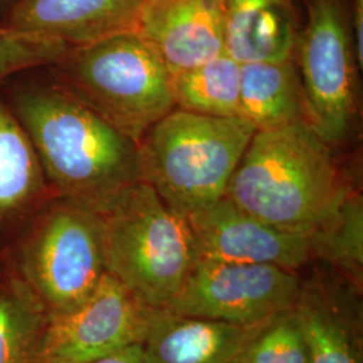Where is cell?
I'll return each instance as SVG.
<instances>
[{
  "instance_id": "obj_1",
  "label": "cell",
  "mask_w": 363,
  "mask_h": 363,
  "mask_svg": "<svg viewBox=\"0 0 363 363\" xmlns=\"http://www.w3.org/2000/svg\"><path fill=\"white\" fill-rule=\"evenodd\" d=\"M54 196L104 213L140 179L139 147L54 78L49 65L0 82Z\"/></svg>"
},
{
  "instance_id": "obj_2",
  "label": "cell",
  "mask_w": 363,
  "mask_h": 363,
  "mask_svg": "<svg viewBox=\"0 0 363 363\" xmlns=\"http://www.w3.org/2000/svg\"><path fill=\"white\" fill-rule=\"evenodd\" d=\"M351 189L333 147L298 121L255 132L226 195L259 220L310 235Z\"/></svg>"
},
{
  "instance_id": "obj_3",
  "label": "cell",
  "mask_w": 363,
  "mask_h": 363,
  "mask_svg": "<svg viewBox=\"0 0 363 363\" xmlns=\"http://www.w3.org/2000/svg\"><path fill=\"white\" fill-rule=\"evenodd\" d=\"M255 132L244 117L205 116L175 108L138 144L140 179L187 220L226 195Z\"/></svg>"
},
{
  "instance_id": "obj_4",
  "label": "cell",
  "mask_w": 363,
  "mask_h": 363,
  "mask_svg": "<svg viewBox=\"0 0 363 363\" xmlns=\"http://www.w3.org/2000/svg\"><path fill=\"white\" fill-rule=\"evenodd\" d=\"M49 69L78 101L136 144L175 109L169 70L136 31L72 49Z\"/></svg>"
},
{
  "instance_id": "obj_5",
  "label": "cell",
  "mask_w": 363,
  "mask_h": 363,
  "mask_svg": "<svg viewBox=\"0 0 363 363\" xmlns=\"http://www.w3.org/2000/svg\"><path fill=\"white\" fill-rule=\"evenodd\" d=\"M48 318L76 308L106 271L101 214L52 196L1 255Z\"/></svg>"
},
{
  "instance_id": "obj_6",
  "label": "cell",
  "mask_w": 363,
  "mask_h": 363,
  "mask_svg": "<svg viewBox=\"0 0 363 363\" xmlns=\"http://www.w3.org/2000/svg\"><path fill=\"white\" fill-rule=\"evenodd\" d=\"M106 271L151 310H166L196 261L187 220L145 182L101 213Z\"/></svg>"
},
{
  "instance_id": "obj_7",
  "label": "cell",
  "mask_w": 363,
  "mask_h": 363,
  "mask_svg": "<svg viewBox=\"0 0 363 363\" xmlns=\"http://www.w3.org/2000/svg\"><path fill=\"white\" fill-rule=\"evenodd\" d=\"M295 61L307 121L333 148L345 143L357 115V60L346 0H306Z\"/></svg>"
},
{
  "instance_id": "obj_8",
  "label": "cell",
  "mask_w": 363,
  "mask_h": 363,
  "mask_svg": "<svg viewBox=\"0 0 363 363\" xmlns=\"http://www.w3.org/2000/svg\"><path fill=\"white\" fill-rule=\"evenodd\" d=\"M300 273L267 264L196 259L164 311L235 325H256L291 310Z\"/></svg>"
},
{
  "instance_id": "obj_9",
  "label": "cell",
  "mask_w": 363,
  "mask_h": 363,
  "mask_svg": "<svg viewBox=\"0 0 363 363\" xmlns=\"http://www.w3.org/2000/svg\"><path fill=\"white\" fill-rule=\"evenodd\" d=\"M152 311L106 272L85 301L48 318L37 363H88L142 345Z\"/></svg>"
},
{
  "instance_id": "obj_10",
  "label": "cell",
  "mask_w": 363,
  "mask_h": 363,
  "mask_svg": "<svg viewBox=\"0 0 363 363\" xmlns=\"http://www.w3.org/2000/svg\"><path fill=\"white\" fill-rule=\"evenodd\" d=\"M198 259L267 264L300 271L313 261L308 234L273 226L238 208L225 195L187 218Z\"/></svg>"
},
{
  "instance_id": "obj_11",
  "label": "cell",
  "mask_w": 363,
  "mask_h": 363,
  "mask_svg": "<svg viewBox=\"0 0 363 363\" xmlns=\"http://www.w3.org/2000/svg\"><path fill=\"white\" fill-rule=\"evenodd\" d=\"M310 265L292 307L310 363H363V292L325 264Z\"/></svg>"
},
{
  "instance_id": "obj_12",
  "label": "cell",
  "mask_w": 363,
  "mask_h": 363,
  "mask_svg": "<svg viewBox=\"0 0 363 363\" xmlns=\"http://www.w3.org/2000/svg\"><path fill=\"white\" fill-rule=\"evenodd\" d=\"M147 0H15L0 27L67 49L136 31Z\"/></svg>"
},
{
  "instance_id": "obj_13",
  "label": "cell",
  "mask_w": 363,
  "mask_h": 363,
  "mask_svg": "<svg viewBox=\"0 0 363 363\" xmlns=\"http://www.w3.org/2000/svg\"><path fill=\"white\" fill-rule=\"evenodd\" d=\"M136 33L172 77L226 52L223 0H147Z\"/></svg>"
},
{
  "instance_id": "obj_14",
  "label": "cell",
  "mask_w": 363,
  "mask_h": 363,
  "mask_svg": "<svg viewBox=\"0 0 363 363\" xmlns=\"http://www.w3.org/2000/svg\"><path fill=\"white\" fill-rule=\"evenodd\" d=\"M272 319L235 325L154 310L142 343L145 363L233 362Z\"/></svg>"
},
{
  "instance_id": "obj_15",
  "label": "cell",
  "mask_w": 363,
  "mask_h": 363,
  "mask_svg": "<svg viewBox=\"0 0 363 363\" xmlns=\"http://www.w3.org/2000/svg\"><path fill=\"white\" fill-rule=\"evenodd\" d=\"M52 196L33 145L0 96V255Z\"/></svg>"
},
{
  "instance_id": "obj_16",
  "label": "cell",
  "mask_w": 363,
  "mask_h": 363,
  "mask_svg": "<svg viewBox=\"0 0 363 363\" xmlns=\"http://www.w3.org/2000/svg\"><path fill=\"white\" fill-rule=\"evenodd\" d=\"M225 49L240 64L295 55L301 22L295 0H223Z\"/></svg>"
},
{
  "instance_id": "obj_17",
  "label": "cell",
  "mask_w": 363,
  "mask_h": 363,
  "mask_svg": "<svg viewBox=\"0 0 363 363\" xmlns=\"http://www.w3.org/2000/svg\"><path fill=\"white\" fill-rule=\"evenodd\" d=\"M241 65V115L256 130L307 121L295 55Z\"/></svg>"
},
{
  "instance_id": "obj_18",
  "label": "cell",
  "mask_w": 363,
  "mask_h": 363,
  "mask_svg": "<svg viewBox=\"0 0 363 363\" xmlns=\"http://www.w3.org/2000/svg\"><path fill=\"white\" fill-rule=\"evenodd\" d=\"M241 73L242 65L225 52L172 76L175 108L205 116L242 117Z\"/></svg>"
},
{
  "instance_id": "obj_19",
  "label": "cell",
  "mask_w": 363,
  "mask_h": 363,
  "mask_svg": "<svg viewBox=\"0 0 363 363\" xmlns=\"http://www.w3.org/2000/svg\"><path fill=\"white\" fill-rule=\"evenodd\" d=\"M310 240L313 261L363 292V201L357 189H351Z\"/></svg>"
},
{
  "instance_id": "obj_20",
  "label": "cell",
  "mask_w": 363,
  "mask_h": 363,
  "mask_svg": "<svg viewBox=\"0 0 363 363\" xmlns=\"http://www.w3.org/2000/svg\"><path fill=\"white\" fill-rule=\"evenodd\" d=\"M48 315L7 267L0 276V363H37Z\"/></svg>"
},
{
  "instance_id": "obj_21",
  "label": "cell",
  "mask_w": 363,
  "mask_h": 363,
  "mask_svg": "<svg viewBox=\"0 0 363 363\" xmlns=\"http://www.w3.org/2000/svg\"><path fill=\"white\" fill-rule=\"evenodd\" d=\"M245 363H310L294 308L276 315L241 354Z\"/></svg>"
},
{
  "instance_id": "obj_22",
  "label": "cell",
  "mask_w": 363,
  "mask_h": 363,
  "mask_svg": "<svg viewBox=\"0 0 363 363\" xmlns=\"http://www.w3.org/2000/svg\"><path fill=\"white\" fill-rule=\"evenodd\" d=\"M69 50L0 27V82L30 67L52 65Z\"/></svg>"
},
{
  "instance_id": "obj_23",
  "label": "cell",
  "mask_w": 363,
  "mask_h": 363,
  "mask_svg": "<svg viewBox=\"0 0 363 363\" xmlns=\"http://www.w3.org/2000/svg\"><path fill=\"white\" fill-rule=\"evenodd\" d=\"M350 13L351 34L352 45L358 69L363 67V0H350L349 1Z\"/></svg>"
},
{
  "instance_id": "obj_24",
  "label": "cell",
  "mask_w": 363,
  "mask_h": 363,
  "mask_svg": "<svg viewBox=\"0 0 363 363\" xmlns=\"http://www.w3.org/2000/svg\"><path fill=\"white\" fill-rule=\"evenodd\" d=\"M88 363H145L144 358L143 346L142 345H132L123 350L116 351L103 358L94 359Z\"/></svg>"
},
{
  "instance_id": "obj_25",
  "label": "cell",
  "mask_w": 363,
  "mask_h": 363,
  "mask_svg": "<svg viewBox=\"0 0 363 363\" xmlns=\"http://www.w3.org/2000/svg\"><path fill=\"white\" fill-rule=\"evenodd\" d=\"M15 0H0V16L7 11V9L13 4Z\"/></svg>"
},
{
  "instance_id": "obj_26",
  "label": "cell",
  "mask_w": 363,
  "mask_h": 363,
  "mask_svg": "<svg viewBox=\"0 0 363 363\" xmlns=\"http://www.w3.org/2000/svg\"><path fill=\"white\" fill-rule=\"evenodd\" d=\"M230 363H245V362H244V361H242V358H241V355H240V357H238V358H235V359H234L233 362H230Z\"/></svg>"
},
{
  "instance_id": "obj_27",
  "label": "cell",
  "mask_w": 363,
  "mask_h": 363,
  "mask_svg": "<svg viewBox=\"0 0 363 363\" xmlns=\"http://www.w3.org/2000/svg\"><path fill=\"white\" fill-rule=\"evenodd\" d=\"M1 273H3V272H0V276H1Z\"/></svg>"
}]
</instances>
